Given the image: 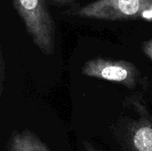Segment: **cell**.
<instances>
[{
	"label": "cell",
	"instance_id": "cell-1",
	"mask_svg": "<svg viewBox=\"0 0 152 151\" xmlns=\"http://www.w3.org/2000/svg\"><path fill=\"white\" fill-rule=\"evenodd\" d=\"M113 131L123 151H152V116L141 95L125 100Z\"/></svg>",
	"mask_w": 152,
	"mask_h": 151
},
{
	"label": "cell",
	"instance_id": "cell-2",
	"mask_svg": "<svg viewBox=\"0 0 152 151\" xmlns=\"http://www.w3.org/2000/svg\"><path fill=\"white\" fill-rule=\"evenodd\" d=\"M65 14L108 21H152V0H95L74 5Z\"/></svg>",
	"mask_w": 152,
	"mask_h": 151
},
{
	"label": "cell",
	"instance_id": "cell-3",
	"mask_svg": "<svg viewBox=\"0 0 152 151\" xmlns=\"http://www.w3.org/2000/svg\"><path fill=\"white\" fill-rule=\"evenodd\" d=\"M26 32L45 55L54 52L56 24L46 0H11Z\"/></svg>",
	"mask_w": 152,
	"mask_h": 151
},
{
	"label": "cell",
	"instance_id": "cell-4",
	"mask_svg": "<svg viewBox=\"0 0 152 151\" xmlns=\"http://www.w3.org/2000/svg\"><path fill=\"white\" fill-rule=\"evenodd\" d=\"M82 74L86 77L117 82L129 89H135L141 83V74L137 67L129 61L96 57L87 61Z\"/></svg>",
	"mask_w": 152,
	"mask_h": 151
},
{
	"label": "cell",
	"instance_id": "cell-5",
	"mask_svg": "<svg viewBox=\"0 0 152 151\" xmlns=\"http://www.w3.org/2000/svg\"><path fill=\"white\" fill-rule=\"evenodd\" d=\"M7 151H52L39 138L28 130L13 132L8 143Z\"/></svg>",
	"mask_w": 152,
	"mask_h": 151
},
{
	"label": "cell",
	"instance_id": "cell-6",
	"mask_svg": "<svg viewBox=\"0 0 152 151\" xmlns=\"http://www.w3.org/2000/svg\"><path fill=\"white\" fill-rule=\"evenodd\" d=\"M142 49L145 55L152 61V38L150 40L144 41L142 44Z\"/></svg>",
	"mask_w": 152,
	"mask_h": 151
},
{
	"label": "cell",
	"instance_id": "cell-7",
	"mask_svg": "<svg viewBox=\"0 0 152 151\" xmlns=\"http://www.w3.org/2000/svg\"><path fill=\"white\" fill-rule=\"evenodd\" d=\"M46 1H47L48 4H50V5L57 6V7H62V6L70 5L76 0H46Z\"/></svg>",
	"mask_w": 152,
	"mask_h": 151
},
{
	"label": "cell",
	"instance_id": "cell-8",
	"mask_svg": "<svg viewBox=\"0 0 152 151\" xmlns=\"http://www.w3.org/2000/svg\"><path fill=\"white\" fill-rule=\"evenodd\" d=\"M84 146H85L86 151H101L95 150V149H94L89 142H84Z\"/></svg>",
	"mask_w": 152,
	"mask_h": 151
},
{
	"label": "cell",
	"instance_id": "cell-9",
	"mask_svg": "<svg viewBox=\"0 0 152 151\" xmlns=\"http://www.w3.org/2000/svg\"><path fill=\"white\" fill-rule=\"evenodd\" d=\"M4 61H3V57L1 56V74H2V77H1V81H2V83H1V86L3 85V80H4ZM2 88H3V86H2Z\"/></svg>",
	"mask_w": 152,
	"mask_h": 151
}]
</instances>
